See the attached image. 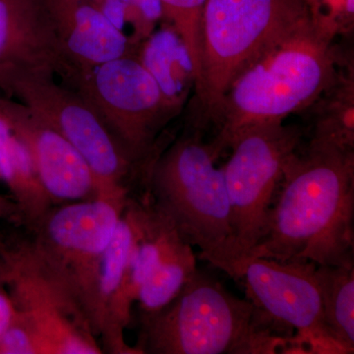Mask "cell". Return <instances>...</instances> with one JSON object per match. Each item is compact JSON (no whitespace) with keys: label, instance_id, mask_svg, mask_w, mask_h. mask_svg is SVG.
<instances>
[{"label":"cell","instance_id":"1","mask_svg":"<svg viewBox=\"0 0 354 354\" xmlns=\"http://www.w3.org/2000/svg\"><path fill=\"white\" fill-rule=\"evenodd\" d=\"M353 221L354 152L300 147L286 165L264 234L245 258L351 262Z\"/></svg>","mask_w":354,"mask_h":354},{"label":"cell","instance_id":"2","mask_svg":"<svg viewBox=\"0 0 354 354\" xmlns=\"http://www.w3.org/2000/svg\"><path fill=\"white\" fill-rule=\"evenodd\" d=\"M139 322L138 354L298 353L295 339L250 300L198 269L169 304Z\"/></svg>","mask_w":354,"mask_h":354},{"label":"cell","instance_id":"3","mask_svg":"<svg viewBox=\"0 0 354 354\" xmlns=\"http://www.w3.org/2000/svg\"><path fill=\"white\" fill-rule=\"evenodd\" d=\"M339 55L304 21L234 79L221 102L211 142L218 157L246 128L283 122L309 108L335 82Z\"/></svg>","mask_w":354,"mask_h":354},{"label":"cell","instance_id":"4","mask_svg":"<svg viewBox=\"0 0 354 354\" xmlns=\"http://www.w3.org/2000/svg\"><path fill=\"white\" fill-rule=\"evenodd\" d=\"M218 158L199 131L183 135L153 160L144 192L184 241L200 249V259L227 274L232 228L223 167L216 165Z\"/></svg>","mask_w":354,"mask_h":354},{"label":"cell","instance_id":"5","mask_svg":"<svg viewBox=\"0 0 354 354\" xmlns=\"http://www.w3.org/2000/svg\"><path fill=\"white\" fill-rule=\"evenodd\" d=\"M308 19L304 0H207L194 84L207 116L215 121L234 79Z\"/></svg>","mask_w":354,"mask_h":354},{"label":"cell","instance_id":"6","mask_svg":"<svg viewBox=\"0 0 354 354\" xmlns=\"http://www.w3.org/2000/svg\"><path fill=\"white\" fill-rule=\"evenodd\" d=\"M129 197L55 205L31 230L32 250L71 293L95 335L100 267Z\"/></svg>","mask_w":354,"mask_h":354},{"label":"cell","instance_id":"7","mask_svg":"<svg viewBox=\"0 0 354 354\" xmlns=\"http://www.w3.org/2000/svg\"><path fill=\"white\" fill-rule=\"evenodd\" d=\"M16 97L55 128L86 160L97 186V197L124 199L131 185L145 183L147 169L122 148L87 101L50 74H27L9 86Z\"/></svg>","mask_w":354,"mask_h":354},{"label":"cell","instance_id":"8","mask_svg":"<svg viewBox=\"0 0 354 354\" xmlns=\"http://www.w3.org/2000/svg\"><path fill=\"white\" fill-rule=\"evenodd\" d=\"M301 142V130L283 122L254 125L230 142L232 155L223 167L232 228L228 276L264 234L286 165Z\"/></svg>","mask_w":354,"mask_h":354},{"label":"cell","instance_id":"9","mask_svg":"<svg viewBox=\"0 0 354 354\" xmlns=\"http://www.w3.org/2000/svg\"><path fill=\"white\" fill-rule=\"evenodd\" d=\"M99 114L122 148L149 169L160 152L157 136L178 106L136 55L95 67L75 88Z\"/></svg>","mask_w":354,"mask_h":354},{"label":"cell","instance_id":"10","mask_svg":"<svg viewBox=\"0 0 354 354\" xmlns=\"http://www.w3.org/2000/svg\"><path fill=\"white\" fill-rule=\"evenodd\" d=\"M0 256L3 285L44 354L104 353L80 306L39 260L29 241L0 239Z\"/></svg>","mask_w":354,"mask_h":354},{"label":"cell","instance_id":"11","mask_svg":"<svg viewBox=\"0 0 354 354\" xmlns=\"http://www.w3.org/2000/svg\"><path fill=\"white\" fill-rule=\"evenodd\" d=\"M315 263L245 258L230 277L241 281L247 299L278 329L297 341L301 353L342 354L324 323Z\"/></svg>","mask_w":354,"mask_h":354},{"label":"cell","instance_id":"12","mask_svg":"<svg viewBox=\"0 0 354 354\" xmlns=\"http://www.w3.org/2000/svg\"><path fill=\"white\" fill-rule=\"evenodd\" d=\"M50 74L75 90L78 72L62 50L44 0H0V91L16 78Z\"/></svg>","mask_w":354,"mask_h":354},{"label":"cell","instance_id":"13","mask_svg":"<svg viewBox=\"0 0 354 354\" xmlns=\"http://www.w3.org/2000/svg\"><path fill=\"white\" fill-rule=\"evenodd\" d=\"M0 111L31 155L53 204L97 197V186L82 156L39 114L12 97H0Z\"/></svg>","mask_w":354,"mask_h":354},{"label":"cell","instance_id":"14","mask_svg":"<svg viewBox=\"0 0 354 354\" xmlns=\"http://www.w3.org/2000/svg\"><path fill=\"white\" fill-rule=\"evenodd\" d=\"M44 3L65 55L80 76L79 82L99 65L136 55L137 44L115 27L94 2L44 0Z\"/></svg>","mask_w":354,"mask_h":354},{"label":"cell","instance_id":"15","mask_svg":"<svg viewBox=\"0 0 354 354\" xmlns=\"http://www.w3.org/2000/svg\"><path fill=\"white\" fill-rule=\"evenodd\" d=\"M178 236L180 235L171 221L156 208L148 195L137 198L136 235L111 328L102 339L104 351L114 354H138L124 339V330L132 318L133 304L142 286Z\"/></svg>","mask_w":354,"mask_h":354},{"label":"cell","instance_id":"16","mask_svg":"<svg viewBox=\"0 0 354 354\" xmlns=\"http://www.w3.org/2000/svg\"><path fill=\"white\" fill-rule=\"evenodd\" d=\"M0 178L10 190L22 216L32 230L53 206L39 180L27 147L0 111Z\"/></svg>","mask_w":354,"mask_h":354},{"label":"cell","instance_id":"17","mask_svg":"<svg viewBox=\"0 0 354 354\" xmlns=\"http://www.w3.org/2000/svg\"><path fill=\"white\" fill-rule=\"evenodd\" d=\"M137 227V198H128L100 267L95 305V335H108L129 262Z\"/></svg>","mask_w":354,"mask_h":354},{"label":"cell","instance_id":"18","mask_svg":"<svg viewBox=\"0 0 354 354\" xmlns=\"http://www.w3.org/2000/svg\"><path fill=\"white\" fill-rule=\"evenodd\" d=\"M308 145L353 152L354 74L353 64L339 70L320 99Z\"/></svg>","mask_w":354,"mask_h":354},{"label":"cell","instance_id":"19","mask_svg":"<svg viewBox=\"0 0 354 354\" xmlns=\"http://www.w3.org/2000/svg\"><path fill=\"white\" fill-rule=\"evenodd\" d=\"M324 323L342 354L354 351V261L317 265Z\"/></svg>","mask_w":354,"mask_h":354},{"label":"cell","instance_id":"20","mask_svg":"<svg viewBox=\"0 0 354 354\" xmlns=\"http://www.w3.org/2000/svg\"><path fill=\"white\" fill-rule=\"evenodd\" d=\"M136 57L152 74L164 94L177 106L184 97L187 77L193 80L192 67L183 44L174 28L149 36Z\"/></svg>","mask_w":354,"mask_h":354},{"label":"cell","instance_id":"21","mask_svg":"<svg viewBox=\"0 0 354 354\" xmlns=\"http://www.w3.org/2000/svg\"><path fill=\"white\" fill-rule=\"evenodd\" d=\"M192 245L178 236L144 283L137 295L139 315L162 309L176 297L197 270V257Z\"/></svg>","mask_w":354,"mask_h":354},{"label":"cell","instance_id":"22","mask_svg":"<svg viewBox=\"0 0 354 354\" xmlns=\"http://www.w3.org/2000/svg\"><path fill=\"white\" fill-rule=\"evenodd\" d=\"M162 16L171 22L189 57L193 83L200 74L203 17L207 0H160Z\"/></svg>","mask_w":354,"mask_h":354},{"label":"cell","instance_id":"23","mask_svg":"<svg viewBox=\"0 0 354 354\" xmlns=\"http://www.w3.org/2000/svg\"><path fill=\"white\" fill-rule=\"evenodd\" d=\"M314 31L333 43L335 37L353 30L354 0H304Z\"/></svg>","mask_w":354,"mask_h":354},{"label":"cell","instance_id":"24","mask_svg":"<svg viewBox=\"0 0 354 354\" xmlns=\"http://www.w3.org/2000/svg\"><path fill=\"white\" fill-rule=\"evenodd\" d=\"M16 308L3 283L0 281V339L12 322Z\"/></svg>","mask_w":354,"mask_h":354},{"label":"cell","instance_id":"25","mask_svg":"<svg viewBox=\"0 0 354 354\" xmlns=\"http://www.w3.org/2000/svg\"><path fill=\"white\" fill-rule=\"evenodd\" d=\"M2 221L23 225L22 216L15 201L12 198L0 195V221Z\"/></svg>","mask_w":354,"mask_h":354},{"label":"cell","instance_id":"26","mask_svg":"<svg viewBox=\"0 0 354 354\" xmlns=\"http://www.w3.org/2000/svg\"><path fill=\"white\" fill-rule=\"evenodd\" d=\"M3 260H2V257L0 256V281H2V278H3ZM2 283H3V281H2Z\"/></svg>","mask_w":354,"mask_h":354},{"label":"cell","instance_id":"27","mask_svg":"<svg viewBox=\"0 0 354 354\" xmlns=\"http://www.w3.org/2000/svg\"><path fill=\"white\" fill-rule=\"evenodd\" d=\"M90 1H97V0H90Z\"/></svg>","mask_w":354,"mask_h":354}]
</instances>
